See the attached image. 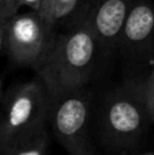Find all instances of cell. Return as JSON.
I'll list each match as a JSON object with an SVG mask.
<instances>
[{
  "mask_svg": "<svg viewBox=\"0 0 154 155\" xmlns=\"http://www.w3.org/2000/svg\"><path fill=\"white\" fill-rule=\"evenodd\" d=\"M101 48L83 15L56 34L49 53L35 70L51 99L83 88L90 82Z\"/></svg>",
  "mask_w": 154,
  "mask_h": 155,
  "instance_id": "obj_1",
  "label": "cell"
},
{
  "mask_svg": "<svg viewBox=\"0 0 154 155\" xmlns=\"http://www.w3.org/2000/svg\"><path fill=\"white\" fill-rule=\"evenodd\" d=\"M51 98L38 79L19 84L0 117V153L46 128Z\"/></svg>",
  "mask_w": 154,
  "mask_h": 155,
  "instance_id": "obj_2",
  "label": "cell"
},
{
  "mask_svg": "<svg viewBox=\"0 0 154 155\" xmlns=\"http://www.w3.org/2000/svg\"><path fill=\"white\" fill-rule=\"evenodd\" d=\"M3 48L15 64L37 70L56 38L55 27L37 11L15 14L4 23Z\"/></svg>",
  "mask_w": 154,
  "mask_h": 155,
  "instance_id": "obj_3",
  "label": "cell"
},
{
  "mask_svg": "<svg viewBox=\"0 0 154 155\" xmlns=\"http://www.w3.org/2000/svg\"><path fill=\"white\" fill-rule=\"evenodd\" d=\"M143 82H134L130 88L113 93L106 101L102 129L109 144L130 146L139 139L149 116L143 97Z\"/></svg>",
  "mask_w": 154,
  "mask_h": 155,
  "instance_id": "obj_4",
  "label": "cell"
},
{
  "mask_svg": "<svg viewBox=\"0 0 154 155\" xmlns=\"http://www.w3.org/2000/svg\"><path fill=\"white\" fill-rule=\"evenodd\" d=\"M90 95L79 88L51 99L48 124L71 155H92L87 140Z\"/></svg>",
  "mask_w": 154,
  "mask_h": 155,
  "instance_id": "obj_5",
  "label": "cell"
},
{
  "mask_svg": "<svg viewBox=\"0 0 154 155\" xmlns=\"http://www.w3.org/2000/svg\"><path fill=\"white\" fill-rule=\"evenodd\" d=\"M134 0H93L83 14L92 27L101 51L119 46L120 35Z\"/></svg>",
  "mask_w": 154,
  "mask_h": 155,
  "instance_id": "obj_6",
  "label": "cell"
},
{
  "mask_svg": "<svg viewBox=\"0 0 154 155\" xmlns=\"http://www.w3.org/2000/svg\"><path fill=\"white\" fill-rule=\"evenodd\" d=\"M154 42V4L134 0L126 19L119 48L130 56H143Z\"/></svg>",
  "mask_w": 154,
  "mask_h": 155,
  "instance_id": "obj_7",
  "label": "cell"
},
{
  "mask_svg": "<svg viewBox=\"0 0 154 155\" xmlns=\"http://www.w3.org/2000/svg\"><path fill=\"white\" fill-rule=\"evenodd\" d=\"M48 153V132L46 128L35 135L12 144L2 151L0 155H46Z\"/></svg>",
  "mask_w": 154,
  "mask_h": 155,
  "instance_id": "obj_8",
  "label": "cell"
},
{
  "mask_svg": "<svg viewBox=\"0 0 154 155\" xmlns=\"http://www.w3.org/2000/svg\"><path fill=\"white\" fill-rule=\"evenodd\" d=\"M143 97L149 120L154 121V68L143 82Z\"/></svg>",
  "mask_w": 154,
  "mask_h": 155,
  "instance_id": "obj_9",
  "label": "cell"
},
{
  "mask_svg": "<svg viewBox=\"0 0 154 155\" xmlns=\"http://www.w3.org/2000/svg\"><path fill=\"white\" fill-rule=\"evenodd\" d=\"M79 0H55V10H53V19L55 22H60L70 16L75 11Z\"/></svg>",
  "mask_w": 154,
  "mask_h": 155,
  "instance_id": "obj_10",
  "label": "cell"
},
{
  "mask_svg": "<svg viewBox=\"0 0 154 155\" xmlns=\"http://www.w3.org/2000/svg\"><path fill=\"white\" fill-rule=\"evenodd\" d=\"M15 14H18L15 10V0H0V22L2 23L8 21Z\"/></svg>",
  "mask_w": 154,
  "mask_h": 155,
  "instance_id": "obj_11",
  "label": "cell"
},
{
  "mask_svg": "<svg viewBox=\"0 0 154 155\" xmlns=\"http://www.w3.org/2000/svg\"><path fill=\"white\" fill-rule=\"evenodd\" d=\"M53 10H55V0H42V5L40 10V15L45 19L52 26H56V22L53 19Z\"/></svg>",
  "mask_w": 154,
  "mask_h": 155,
  "instance_id": "obj_12",
  "label": "cell"
},
{
  "mask_svg": "<svg viewBox=\"0 0 154 155\" xmlns=\"http://www.w3.org/2000/svg\"><path fill=\"white\" fill-rule=\"evenodd\" d=\"M29 7L30 10L40 12L41 5H42V0H15V10L16 12L19 11L21 7Z\"/></svg>",
  "mask_w": 154,
  "mask_h": 155,
  "instance_id": "obj_13",
  "label": "cell"
},
{
  "mask_svg": "<svg viewBox=\"0 0 154 155\" xmlns=\"http://www.w3.org/2000/svg\"><path fill=\"white\" fill-rule=\"evenodd\" d=\"M3 41H4V25L0 22V49L3 48Z\"/></svg>",
  "mask_w": 154,
  "mask_h": 155,
  "instance_id": "obj_14",
  "label": "cell"
},
{
  "mask_svg": "<svg viewBox=\"0 0 154 155\" xmlns=\"http://www.w3.org/2000/svg\"><path fill=\"white\" fill-rule=\"evenodd\" d=\"M139 155H154V153H152V151H147V153H143V154H139Z\"/></svg>",
  "mask_w": 154,
  "mask_h": 155,
  "instance_id": "obj_15",
  "label": "cell"
},
{
  "mask_svg": "<svg viewBox=\"0 0 154 155\" xmlns=\"http://www.w3.org/2000/svg\"><path fill=\"white\" fill-rule=\"evenodd\" d=\"M2 84H3V82H2V79H0V99H2Z\"/></svg>",
  "mask_w": 154,
  "mask_h": 155,
  "instance_id": "obj_16",
  "label": "cell"
}]
</instances>
